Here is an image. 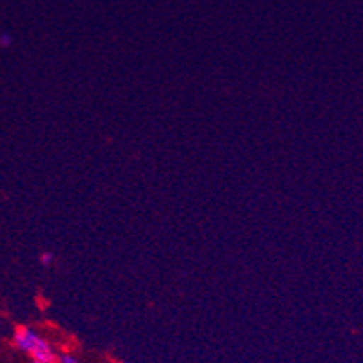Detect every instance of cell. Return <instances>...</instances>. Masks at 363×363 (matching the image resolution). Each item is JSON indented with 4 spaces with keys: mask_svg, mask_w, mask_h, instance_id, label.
Masks as SVG:
<instances>
[{
    "mask_svg": "<svg viewBox=\"0 0 363 363\" xmlns=\"http://www.w3.org/2000/svg\"><path fill=\"white\" fill-rule=\"evenodd\" d=\"M13 343L18 351L26 352L38 363H55L56 351L45 336L28 325H18L13 335Z\"/></svg>",
    "mask_w": 363,
    "mask_h": 363,
    "instance_id": "obj_1",
    "label": "cell"
},
{
    "mask_svg": "<svg viewBox=\"0 0 363 363\" xmlns=\"http://www.w3.org/2000/svg\"><path fill=\"white\" fill-rule=\"evenodd\" d=\"M55 363H84L80 358L72 352H62V354H56Z\"/></svg>",
    "mask_w": 363,
    "mask_h": 363,
    "instance_id": "obj_2",
    "label": "cell"
},
{
    "mask_svg": "<svg viewBox=\"0 0 363 363\" xmlns=\"http://www.w3.org/2000/svg\"><path fill=\"white\" fill-rule=\"evenodd\" d=\"M52 260H55V257H52V253H44V255L40 257L42 266H49V264H52Z\"/></svg>",
    "mask_w": 363,
    "mask_h": 363,
    "instance_id": "obj_3",
    "label": "cell"
},
{
    "mask_svg": "<svg viewBox=\"0 0 363 363\" xmlns=\"http://www.w3.org/2000/svg\"><path fill=\"white\" fill-rule=\"evenodd\" d=\"M33 363H38V362H33Z\"/></svg>",
    "mask_w": 363,
    "mask_h": 363,
    "instance_id": "obj_4",
    "label": "cell"
}]
</instances>
